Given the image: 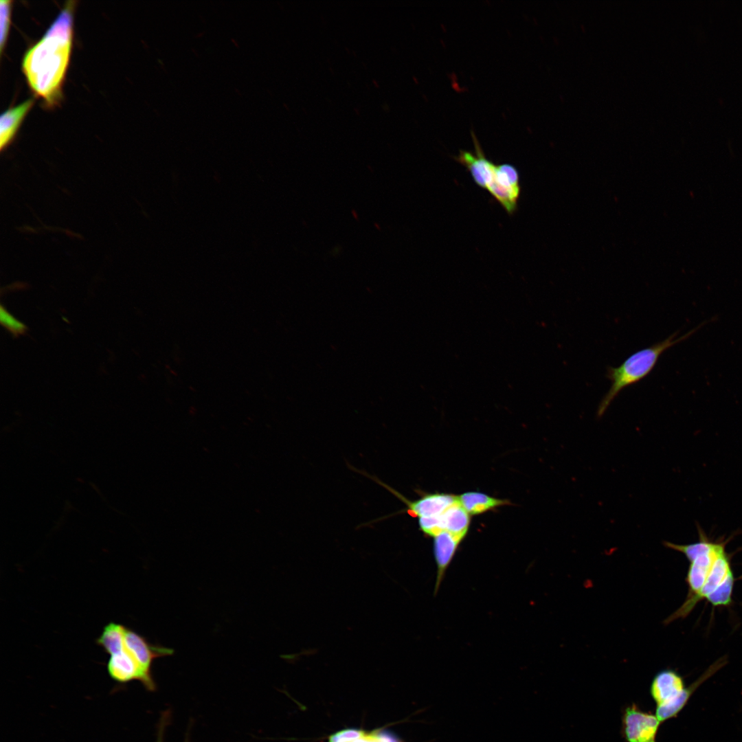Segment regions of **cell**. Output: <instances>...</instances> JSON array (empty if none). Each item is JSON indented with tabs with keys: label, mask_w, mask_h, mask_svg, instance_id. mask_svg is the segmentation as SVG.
<instances>
[{
	"label": "cell",
	"mask_w": 742,
	"mask_h": 742,
	"mask_svg": "<svg viewBox=\"0 0 742 742\" xmlns=\"http://www.w3.org/2000/svg\"><path fill=\"white\" fill-rule=\"evenodd\" d=\"M699 540L689 544L664 541L668 548L682 553L689 562L686 576L688 594L683 603L665 620L668 625L687 617L703 600L713 607H727L732 602L735 578L730 555L726 552L728 540L713 541L697 526Z\"/></svg>",
	"instance_id": "obj_1"
},
{
	"label": "cell",
	"mask_w": 742,
	"mask_h": 742,
	"mask_svg": "<svg viewBox=\"0 0 742 742\" xmlns=\"http://www.w3.org/2000/svg\"><path fill=\"white\" fill-rule=\"evenodd\" d=\"M74 3H67L23 57L22 68L29 86L48 106L56 104L61 98L71 52Z\"/></svg>",
	"instance_id": "obj_2"
},
{
	"label": "cell",
	"mask_w": 742,
	"mask_h": 742,
	"mask_svg": "<svg viewBox=\"0 0 742 742\" xmlns=\"http://www.w3.org/2000/svg\"><path fill=\"white\" fill-rule=\"evenodd\" d=\"M706 323L708 322L701 323L679 337H676L679 332H675L664 340L636 352L618 367L609 368L607 377L611 381V386L598 405L597 416L601 417L605 414L623 389L639 382L649 375L664 351L688 339Z\"/></svg>",
	"instance_id": "obj_3"
},
{
	"label": "cell",
	"mask_w": 742,
	"mask_h": 742,
	"mask_svg": "<svg viewBox=\"0 0 742 742\" xmlns=\"http://www.w3.org/2000/svg\"><path fill=\"white\" fill-rule=\"evenodd\" d=\"M475 183L488 190L508 214L517 210L521 186L519 174L514 166L495 164L487 159L478 170Z\"/></svg>",
	"instance_id": "obj_4"
},
{
	"label": "cell",
	"mask_w": 742,
	"mask_h": 742,
	"mask_svg": "<svg viewBox=\"0 0 742 742\" xmlns=\"http://www.w3.org/2000/svg\"><path fill=\"white\" fill-rule=\"evenodd\" d=\"M660 723L655 715L642 711L633 704L623 710L622 734L626 742H657Z\"/></svg>",
	"instance_id": "obj_5"
},
{
	"label": "cell",
	"mask_w": 742,
	"mask_h": 742,
	"mask_svg": "<svg viewBox=\"0 0 742 742\" xmlns=\"http://www.w3.org/2000/svg\"><path fill=\"white\" fill-rule=\"evenodd\" d=\"M367 476L371 477L403 502L406 508L403 512H406L413 517L421 518L440 515L458 499V496L451 494L431 493L423 495L420 498L411 501L376 477L368 475Z\"/></svg>",
	"instance_id": "obj_6"
},
{
	"label": "cell",
	"mask_w": 742,
	"mask_h": 742,
	"mask_svg": "<svg viewBox=\"0 0 742 742\" xmlns=\"http://www.w3.org/2000/svg\"><path fill=\"white\" fill-rule=\"evenodd\" d=\"M106 668L109 676L115 682L121 684L133 680L139 681L149 691H155L157 686L153 678L147 677L124 647L122 651L110 655Z\"/></svg>",
	"instance_id": "obj_7"
},
{
	"label": "cell",
	"mask_w": 742,
	"mask_h": 742,
	"mask_svg": "<svg viewBox=\"0 0 742 742\" xmlns=\"http://www.w3.org/2000/svg\"><path fill=\"white\" fill-rule=\"evenodd\" d=\"M124 646L144 674L150 678H153L151 666L153 661L156 658L174 653L172 649L151 644L144 637L127 627L124 631Z\"/></svg>",
	"instance_id": "obj_8"
},
{
	"label": "cell",
	"mask_w": 742,
	"mask_h": 742,
	"mask_svg": "<svg viewBox=\"0 0 742 742\" xmlns=\"http://www.w3.org/2000/svg\"><path fill=\"white\" fill-rule=\"evenodd\" d=\"M726 656H723L712 664L693 683L686 686L674 699L664 704L657 706L655 715L660 723L675 717L684 708L695 691L706 680L722 668L727 663Z\"/></svg>",
	"instance_id": "obj_9"
},
{
	"label": "cell",
	"mask_w": 742,
	"mask_h": 742,
	"mask_svg": "<svg viewBox=\"0 0 742 742\" xmlns=\"http://www.w3.org/2000/svg\"><path fill=\"white\" fill-rule=\"evenodd\" d=\"M685 687L684 678L676 671L663 669L654 676L650 693L657 706H660L676 698Z\"/></svg>",
	"instance_id": "obj_10"
},
{
	"label": "cell",
	"mask_w": 742,
	"mask_h": 742,
	"mask_svg": "<svg viewBox=\"0 0 742 742\" xmlns=\"http://www.w3.org/2000/svg\"><path fill=\"white\" fill-rule=\"evenodd\" d=\"M462 539L443 530L434 537V557L437 565L436 589L443 578L445 572L450 564Z\"/></svg>",
	"instance_id": "obj_11"
},
{
	"label": "cell",
	"mask_w": 742,
	"mask_h": 742,
	"mask_svg": "<svg viewBox=\"0 0 742 742\" xmlns=\"http://www.w3.org/2000/svg\"><path fill=\"white\" fill-rule=\"evenodd\" d=\"M34 104L32 99H29L18 106L10 108L1 115L0 118V148L5 149L14 139L23 118Z\"/></svg>",
	"instance_id": "obj_12"
},
{
	"label": "cell",
	"mask_w": 742,
	"mask_h": 742,
	"mask_svg": "<svg viewBox=\"0 0 742 742\" xmlns=\"http://www.w3.org/2000/svg\"><path fill=\"white\" fill-rule=\"evenodd\" d=\"M440 519L443 530L462 539L466 535L470 524V515L462 506L459 499L440 515Z\"/></svg>",
	"instance_id": "obj_13"
},
{
	"label": "cell",
	"mask_w": 742,
	"mask_h": 742,
	"mask_svg": "<svg viewBox=\"0 0 742 742\" xmlns=\"http://www.w3.org/2000/svg\"><path fill=\"white\" fill-rule=\"evenodd\" d=\"M458 499L470 515H480L510 504L506 499H497L480 492L464 493L458 496Z\"/></svg>",
	"instance_id": "obj_14"
},
{
	"label": "cell",
	"mask_w": 742,
	"mask_h": 742,
	"mask_svg": "<svg viewBox=\"0 0 742 742\" xmlns=\"http://www.w3.org/2000/svg\"><path fill=\"white\" fill-rule=\"evenodd\" d=\"M122 624L110 622L106 624L95 642L109 655L122 651L124 647V631Z\"/></svg>",
	"instance_id": "obj_15"
},
{
	"label": "cell",
	"mask_w": 742,
	"mask_h": 742,
	"mask_svg": "<svg viewBox=\"0 0 742 742\" xmlns=\"http://www.w3.org/2000/svg\"><path fill=\"white\" fill-rule=\"evenodd\" d=\"M12 1L1 0L0 1V49L1 53L4 49L8 38L10 23Z\"/></svg>",
	"instance_id": "obj_16"
},
{
	"label": "cell",
	"mask_w": 742,
	"mask_h": 742,
	"mask_svg": "<svg viewBox=\"0 0 742 742\" xmlns=\"http://www.w3.org/2000/svg\"><path fill=\"white\" fill-rule=\"evenodd\" d=\"M0 320L1 325L16 337L25 334L27 331V326L14 317L2 305L0 308Z\"/></svg>",
	"instance_id": "obj_17"
},
{
	"label": "cell",
	"mask_w": 742,
	"mask_h": 742,
	"mask_svg": "<svg viewBox=\"0 0 742 742\" xmlns=\"http://www.w3.org/2000/svg\"><path fill=\"white\" fill-rule=\"evenodd\" d=\"M342 742H398L394 738L385 733L372 732L366 733L363 731L357 738Z\"/></svg>",
	"instance_id": "obj_18"
},
{
	"label": "cell",
	"mask_w": 742,
	"mask_h": 742,
	"mask_svg": "<svg viewBox=\"0 0 742 742\" xmlns=\"http://www.w3.org/2000/svg\"><path fill=\"white\" fill-rule=\"evenodd\" d=\"M170 717V714L168 710H166L161 713L157 727L156 742H164L165 731L167 726L169 724Z\"/></svg>",
	"instance_id": "obj_19"
},
{
	"label": "cell",
	"mask_w": 742,
	"mask_h": 742,
	"mask_svg": "<svg viewBox=\"0 0 742 742\" xmlns=\"http://www.w3.org/2000/svg\"><path fill=\"white\" fill-rule=\"evenodd\" d=\"M188 742V741H187Z\"/></svg>",
	"instance_id": "obj_20"
}]
</instances>
